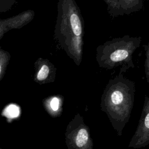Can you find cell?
I'll list each match as a JSON object with an SVG mask.
<instances>
[{"mask_svg": "<svg viewBox=\"0 0 149 149\" xmlns=\"http://www.w3.org/2000/svg\"><path fill=\"white\" fill-rule=\"evenodd\" d=\"M141 37L125 35L108 40L96 48L95 59L98 66L107 70L120 67L119 73L134 68L133 56L140 46Z\"/></svg>", "mask_w": 149, "mask_h": 149, "instance_id": "3957f363", "label": "cell"}, {"mask_svg": "<svg viewBox=\"0 0 149 149\" xmlns=\"http://www.w3.org/2000/svg\"><path fill=\"white\" fill-rule=\"evenodd\" d=\"M63 104V97L61 95L51 96L44 101L46 111L53 118L58 117L62 114Z\"/></svg>", "mask_w": 149, "mask_h": 149, "instance_id": "9c48e42d", "label": "cell"}, {"mask_svg": "<svg viewBox=\"0 0 149 149\" xmlns=\"http://www.w3.org/2000/svg\"><path fill=\"white\" fill-rule=\"evenodd\" d=\"M133 81L119 73L107 84L101 98V109L105 112L118 136H120L129 122L135 94Z\"/></svg>", "mask_w": 149, "mask_h": 149, "instance_id": "7a4b0ae2", "label": "cell"}, {"mask_svg": "<svg viewBox=\"0 0 149 149\" xmlns=\"http://www.w3.org/2000/svg\"><path fill=\"white\" fill-rule=\"evenodd\" d=\"M146 52V59L144 62L145 74L147 82L149 84V42L143 45Z\"/></svg>", "mask_w": 149, "mask_h": 149, "instance_id": "8fae6325", "label": "cell"}, {"mask_svg": "<svg viewBox=\"0 0 149 149\" xmlns=\"http://www.w3.org/2000/svg\"><path fill=\"white\" fill-rule=\"evenodd\" d=\"M0 149H1V148H0Z\"/></svg>", "mask_w": 149, "mask_h": 149, "instance_id": "4fadbf2b", "label": "cell"}, {"mask_svg": "<svg viewBox=\"0 0 149 149\" xmlns=\"http://www.w3.org/2000/svg\"><path fill=\"white\" fill-rule=\"evenodd\" d=\"M35 80L40 84L53 82L55 79L56 69L47 59L39 58L35 62Z\"/></svg>", "mask_w": 149, "mask_h": 149, "instance_id": "ba28073f", "label": "cell"}, {"mask_svg": "<svg viewBox=\"0 0 149 149\" xmlns=\"http://www.w3.org/2000/svg\"><path fill=\"white\" fill-rule=\"evenodd\" d=\"M10 59V53L0 47V81L3 77Z\"/></svg>", "mask_w": 149, "mask_h": 149, "instance_id": "30bf717a", "label": "cell"}, {"mask_svg": "<svg viewBox=\"0 0 149 149\" xmlns=\"http://www.w3.org/2000/svg\"><path fill=\"white\" fill-rule=\"evenodd\" d=\"M13 111H19V108L15 105H10L8 106L5 110V115L8 118H14L16 117L19 113L13 112Z\"/></svg>", "mask_w": 149, "mask_h": 149, "instance_id": "7c38bea8", "label": "cell"}, {"mask_svg": "<svg viewBox=\"0 0 149 149\" xmlns=\"http://www.w3.org/2000/svg\"><path fill=\"white\" fill-rule=\"evenodd\" d=\"M54 38L59 47L79 66L83 59L84 23L75 0H58Z\"/></svg>", "mask_w": 149, "mask_h": 149, "instance_id": "6da1fadb", "label": "cell"}, {"mask_svg": "<svg viewBox=\"0 0 149 149\" xmlns=\"http://www.w3.org/2000/svg\"><path fill=\"white\" fill-rule=\"evenodd\" d=\"M149 144V97L145 95L144 102L136 130L133 135L129 148H140Z\"/></svg>", "mask_w": 149, "mask_h": 149, "instance_id": "5b68a950", "label": "cell"}, {"mask_svg": "<svg viewBox=\"0 0 149 149\" xmlns=\"http://www.w3.org/2000/svg\"><path fill=\"white\" fill-rule=\"evenodd\" d=\"M148 1H149V0H148Z\"/></svg>", "mask_w": 149, "mask_h": 149, "instance_id": "5bb4252c", "label": "cell"}, {"mask_svg": "<svg viewBox=\"0 0 149 149\" xmlns=\"http://www.w3.org/2000/svg\"><path fill=\"white\" fill-rule=\"evenodd\" d=\"M34 15L33 11L27 10L12 17L0 20V40L9 30L20 29L29 23L33 19Z\"/></svg>", "mask_w": 149, "mask_h": 149, "instance_id": "52a82bcc", "label": "cell"}, {"mask_svg": "<svg viewBox=\"0 0 149 149\" xmlns=\"http://www.w3.org/2000/svg\"><path fill=\"white\" fill-rule=\"evenodd\" d=\"M65 141L68 149H93L90 129L79 113L66 127Z\"/></svg>", "mask_w": 149, "mask_h": 149, "instance_id": "277c9868", "label": "cell"}, {"mask_svg": "<svg viewBox=\"0 0 149 149\" xmlns=\"http://www.w3.org/2000/svg\"><path fill=\"white\" fill-rule=\"evenodd\" d=\"M107 11L112 17L129 15L139 12L144 8V0H103Z\"/></svg>", "mask_w": 149, "mask_h": 149, "instance_id": "8992f818", "label": "cell"}]
</instances>
